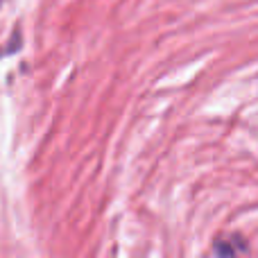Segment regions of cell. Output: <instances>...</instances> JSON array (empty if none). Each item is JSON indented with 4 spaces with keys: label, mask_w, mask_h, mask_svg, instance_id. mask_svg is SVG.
Returning <instances> with one entry per match:
<instances>
[{
    "label": "cell",
    "mask_w": 258,
    "mask_h": 258,
    "mask_svg": "<svg viewBox=\"0 0 258 258\" xmlns=\"http://www.w3.org/2000/svg\"><path fill=\"white\" fill-rule=\"evenodd\" d=\"M238 247H245L240 238H229V240H220V242H218V256H220V258H236V256H238Z\"/></svg>",
    "instance_id": "6da1fadb"
}]
</instances>
